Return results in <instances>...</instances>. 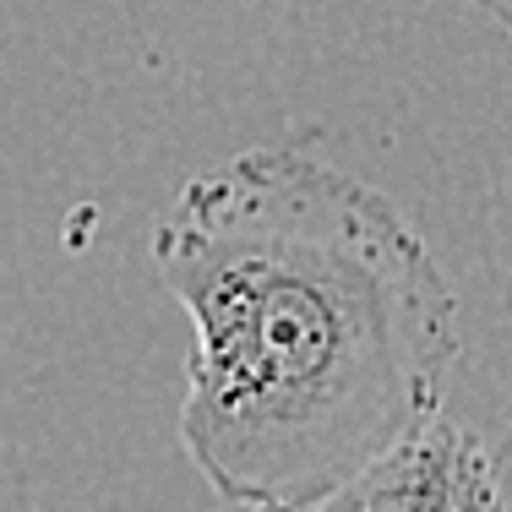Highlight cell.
I'll list each match as a JSON object with an SVG mask.
<instances>
[{"label":"cell","mask_w":512,"mask_h":512,"mask_svg":"<svg viewBox=\"0 0 512 512\" xmlns=\"http://www.w3.org/2000/svg\"><path fill=\"white\" fill-rule=\"evenodd\" d=\"M207 512H289V507H267V502H224V496H218L213 507Z\"/></svg>","instance_id":"277c9868"},{"label":"cell","mask_w":512,"mask_h":512,"mask_svg":"<svg viewBox=\"0 0 512 512\" xmlns=\"http://www.w3.org/2000/svg\"><path fill=\"white\" fill-rule=\"evenodd\" d=\"M191 316L180 447L224 502L311 512L436 420L458 295L376 186L300 148L197 175L153 229Z\"/></svg>","instance_id":"6da1fadb"},{"label":"cell","mask_w":512,"mask_h":512,"mask_svg":"<svg viewBox=\"0 0 512 512\" xmlns=\"http://www.w3.org/2000/svg\"><path fill=\"white\" fill-rule=\"evenodd\" d=\"M496 512H512V425L496 447Z\"/></svg>","instance_id":"3957f363"},{"label":"cell","mask_w":512,"mask_h":512,"mask_svg":"<svg viewBox=\"0 0 512 512\" xmlns=\"http://www.w3.org/2000/svg\"><path fill=\"white\" fill-rule=\"evenodd\" d=\"M311 512H496V453L436 414Z\"/></svg>","instance_id":"7a4b0ae2"}]
</instances>
